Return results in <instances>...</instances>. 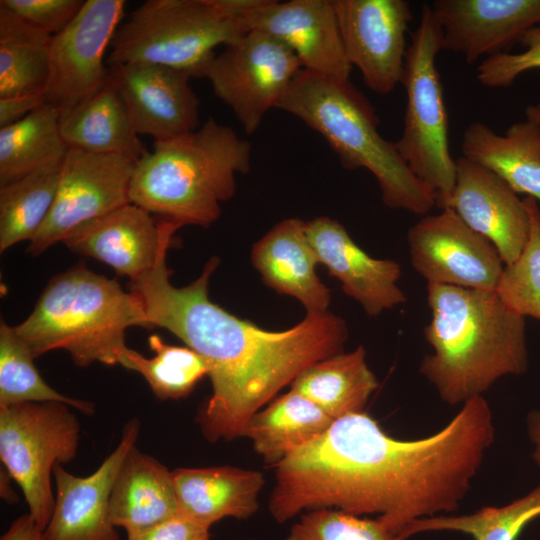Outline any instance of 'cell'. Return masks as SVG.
<instances>
[{"label": "cell", "instance_id": "cell-19", "mask_svg": "<svg viewBox=\"0 0 540 540\" xmlns=\"http://www.w3.org/2000/svg\"><path fill=\"white\" fill-rule=\"evenodd\" d=\"M442 29V50L468 64L507 53L540 25V0H435L430 4Z\"/></svg>", "mask_w": 540, "mask_h": 540}, {"label": "cell", "instance_id": "cell-32", "mask_svg": "<svg viewBox=\"0 0 540 540\" xmlns=\"http://www.w3.org/2000/svg\"><path fill=\"white\" fill-rule=\"evenodd\" d=\"M148 345L155 353L152 358L127 346L120 355L119 364L141 374L160 400H177L189 395L209 374L206 361L188 346L166 344L155 334L149 336Z\"/></svg>", "mask_w": 540, "mask_h": 540}, {"label": "cell", "instance_id": "cell-2", "mask_svg": "<svg viewBox=\"0 0 540 540\" xmlns=\"http://www.w3.org/2000/svg\"><path fill=\"white\" fill-rule=\"evenodd\" d=\"M163 238L154 266L129 282L152 328L162 327L203 357L212 394L198 422L210 442L241 436L247 421L309 365L343 352L345 321L330 312L307 314L297 325L269 331L213 303L209 279L220 263L212 257L184 287L170 282L166 255L178 230L161 223Z\"/></svg>", "mask_w": 540, "mask_h": 540}, {"label": "cell", "instance_id": "cell-13", "mask_svg": "<svg viewBox=\"0 0 540 540\" xmlns=\"http://www.w3.org/2000/svg\"><path fill=\"white\" fill-rule=\"evenodd\" d=\"M407 241L411 264L428 284L496 291L505 268L498 250L452 208L421 218Z\"/></svg>", "mask_w": 540, "mask_h": 540}, {"label": "cell", "instance_id": "cell-24", "mask_svg": "<svg viewBox=\"0 0 540 540\" xmlns=\"http://www.w3.org/2000/svg\"><path fill=\"white\" fill-rule=\"evenodd\" d=\"M172 476L181 513L208 528L225 517L252 516L264 485L261 472L230 466L178 468Z\"/></svg>", "mask_w": 540, "mask_h": 540}, {"label": "cell", "instance_id": "cell-4", "mask_svg": "<svg viewBox=\"0 0 540 540\" xmlns=\"http://www.w3.org/2000/svg\"><path fill=\"white\" fill-rule=\"evenodd\" d=\"M250 168V143L210 117L193 132L154 141L135 166L129 196L156 221L209 227L234 195L236 175Z\"/></svg>", "mask_w": 540, "mask_h": 540}, {"label": "cell", "instance_id": "cell-31", "mask_svg": "<svg viewBox=\"0 0 540 540\" xmlns=\"http://www.w3.org/2000/svg\"><path fill=\"white\" fill-rule=\"evenodd\" d=\"M62 162L0 187L1 253L19 242H30L38 232L55 201Z\"/></svg>", "mask_w": 540, "mask_h": 540}, {"label": "cell", "instance_id": "cell-39", "mask_svg": "<svg viewBox=\"0 0 540 540\" xmlns=\"http://www.w3.org/2000/svg\"><path fill=\"white\" fill-rule=\"evenodd\" d=\"M127 540H210L209 528L180 514Z\"/></svg>", "mask_w": 540, "mask_h": 540}, {"label": "cell", "instance_id": "cell-20", "mask_svg": "<svg viewBox=\"0 0 540 540\" xmlns=\"http://www.w3.org/2000/svg\"><path fill=\"white\" fill-rule=\"evenodd\" d=\"M305 230L319 263L340 281L345 294L357 301L368 316L376 317L406 302L398 286L402 275L398 262L368 255L335 219L317 217L305 222Z\"/></svg>", "mask_w": 540, "mask_h": 540}, {"label": "cell", "instance_id": "cell-29", "mask_svg": "<svg viewBox=\"0 0 540 540\" xmlns=\"http://www.w3.org/2000/svg\"><path fill=\"white\" fill-rule=\"evenodd\" d=\"M52 38L0 4V98L44 93Z\"/></svg>", "mask_w": 540, "mask_h": 540}, {"label": "cell", "instance_id": "cell-21", "mask_svg": "<svg viewBox=\"0 0 540 540\" xmlns=\"http://www.w3.org/2000/svg\"><path fill=\"white\" fill-rule=\"evenodd\" d=\"M162 238V227L155 218L129 203L80 224L62 243L72 252L95 258L133 281L154 266Z\"/></svg>", "mask_w": 540, "mask_h": 540}, {"label": "cell", "instance_id": "cell-26", "mask_svg": "<svg viewBox=\"0 0 540 540\" xmlns=\"http://www.w3.org/2000/svg\"><path fill=\"white\" fill-rule=\"evenodd\" d=\"M59 127L68 149L122 155L136 162L148 152L138 138L125 99L112 78L89 100L59 119Z\"/></svg>", "mask_w": 540, "mask_h": 540}, {"label": "cell", "instance_id": "cell-34", "mask_svg": "<svg viewBox=\"0 0 540 540\" xmlns=\"http://www.w3.org/2000/svg\"><path fill=\"white\" fill-rule=\"evenodd\" d=\"M33 361L13 326L1 320L0 407L27 402H61L83 413L93 414V403L67 397L51 388L42 379Z\"/></svg>", "mask_w": 540, "mask_h": 540}, {"label": "cell", "instance_id": "cell-36", "mask_svg": "<svg viewBox=\"0 0 540 540\" xmlns=\"http://www.w3.org/2000/svg\"><path fill=\"white\" fill-rule=\"evenodd\" d=\"M286 540H404L379 517L360 518L342 510L314 509L295 523Z\"/></svg>", "mask_w": 540, "mask_h": 540}, {"label": "cell", "instance_id": "cell-7", "mask_svg": "<svg viewBox=\"0 0 540 540\" xmlns=\"http://www.w3.org/2000/svg\"><path fill=\"white\" fill-rule=\"evenodd\" d=\"M249 0H147L117 28L108 66L150 62L205 77L220 45L247 29L242 13Z\"/></svg>", "mask_w": 540, "mask_h": 540}, {"label": "cell", "instance_id": "cell-43", "mask_svg": "<svg viewBox=\"0 0 540 540\" xmlns=\"http://www.w3.org/2000/svg\"><path fill=\"white\" fill-rule=\"evenodd\" d=\"M13 477L6 470V468H1L0 472V494L3 499L8 503L14 504L18 500V496L14 489L12 488Z\"/></svg>", "mask_w": 540, "mask_h": 540}, {"label": "cell", "instance_id": "cell-11", "mask_svg": "<svg viewBox=\"0 0 540 540\" xmlns=\"http://www.w3.org/2000/svg\"><path fill=\"white\" fill-rule=\"evenodd\" d=\"M123 0H86L72 22L53 35L45 104L61 118L100 91L110 80L104 54L123 16Z\"/></svg>", "mask_w": 540, "mask_h": 540}, {"label": "cell", "instance_id": "cell-5", "mask_svg": "<svg viewBox=\"0 0 540 540\" xmlns=\"http://www.w3.org/2000/svg\"><path fill=\"white\" fill-rule=\"evenodd\" d=\"M133 326L152 329L138 298L79 263L53 276L31 314L13 328L34 359L61 349L87 367L119 364Z\"/></svg>", "mask_w": 540, "mask_h": 540}, {"label": "cell", "instance_id": "cell-41", "mask_svg": "<svg viewBox=\"0 0 540 540\" xmlns=\"http://www.w3.org/2000/svg\"><path fill=\"white\" fill-rule=\"evenodd\" d=\"M0 540H47L45 531L28 513L12 522Z\"/></svg>", "mask_w": 540, "mask_h": 540}, {"label": "cell", "instance_id": "cell-33", "mask_svg": "<svg viewBox=\"0 0 540 540\" xmlns=\"http://www.w3.org/2000/svg\"><path fill=\"white\" fill-rule=\"evenodd\" d=\"M540 516V484L526 495L502 507H485L461 516H432L414 520L402 537L427 531H458L474 540H517L525 526Z\"/></svg>", "mask_w": 540, "mask_h": 540}, {"label": "cell", "instance_id": "cell-10", "mask_svg": "<svg viewBox=\"0 0 540 540\" xmlns=\"http://www.w3.org/2000/svg\"><path fill=\"white\" fill-rule=\"evenodd\" d=\"M301 69L288 47L270 35L248 31L216 54L205 78L245 132L253 134L267 112L278 108Z\"/></svg>", "mask_w": 540, "mask_h": 540}, {"label": "cell", "instance_id": "cell-14", "mask_svg": "<svg viewBox=\"0 0 540 540\" xmlns=\"http://www.w3.org/2000/svg\"><path fill=\"white\" fill-rule=\"evenodd\" d=\"M346 57L365 84L387 95L401 83L406 33L413 19L405 0H333Z\"/></svg>", "mask_w": 540, "mask_h": 540}, {"label": "cell", "instance_id": "cell-18", "mask_svg": "<svg viewBox=\"0 0 540 540\" xmlns=\"http://www.w3.org/2000/svg\"><path fill=\"white\" fill-rule=\"evenodd\" d=\"M449 208L496 247L505 266L521 255L530 232L528 211L523 199L491 169L457 158Z\"/></svg>", "mask_w": 540, "mask_h": 540}, {"label": "cell", "instance_id": "cell-35", "mask_svg": "<svg viewBox=\"0 0 540 540\" xmlns=\"http://www.w3.org/2000/svg\"><path fill=\"white\" fill-rule=\"evenodd\" d=\"M523 202L530 219L529 238L518 259L505 266L496 291L512 311L540 321V207L533 197Z\"/></svg>", "mask_w": 540, "mask_h": 540}, {"label": "cell", "instance_id": "cell-23", "mask_svg": "<svg viewBox=\"0 0 540 540\" xmlns=\"http://www.w3.org/2000/svg\"><path fill=\"white\" fill-rule=\"evenodd\" d=\"M180 514L172 471L133 446L112 487L109 516L113 525L133 536Z\"/></svg>", "mask_w": 540, "mask_h": 540}, {"label": "cell", "instance_id": "cell-30", "mask_svg": "<svg viewBox=\"0 0 540 540\" xmlns=\"http://www.w3.org/2000/svg\"><path fill=\"white\" fill-rule=\"evenodd\" d=\"M59 118L53 106L44 104L0 128V187L64 160L69 149L60 134Z\"/></svg>", "mask_w": 540, "mask_h": 540}, {"label": "cell", "instance_id": "cell-9", "mask_svg": "<svg viewBox=\"0 0 540 540\" xmlns=\"http://www.w3.org/2000/svg\"><path fill=\"white\" fill-rule=\"evenodd\" d=\"M69 405L27 402L0 407V458L20 486L29 514L45 530L53 513L51 475L77 454L80 424Z\"/></svg>", "mask_w": 540, "mask_h": 540}, {"label": "cell", "instance_id": "cell-25", "mask_svg": "<svg viewBox=\"0 0 540 540\" xmlns=\"http://www.w3.org/2000/svg\"><path fill=\"white\" fill-rule=\"evenodd\" d=\"M462 156L498 174L517 193L540 200V124L526 119L503 135L476 121L464 130Z\"/></svg>", "mask_w": 540, "mask_h": 540}, {"label": "cell", "instance_id": "cell-1", "mask_svg": "<svg viewBox=\"0 0 540 540\" xmlns=\"http://www.w3.org/2000/svg\"><path fill=\"white\" fill-rule=\"evenodd\" d=\"M494 435L483 396L465 402L435 434L415 440L387 435L364 411L341 417L275 465L270 512L277 522L328 507L377 513L401 535L414 520L458 509Z\"/></svg>", "mask_w": 540, "mask_h": 540}, {"label": "cell", "instance_id": "cell-12", "mask_svg": "<svg viewBox=\"0 0 540 540\" xmlns=\"http://www.w3.org/2000/svg\"><path fill=\"white\" fill-rule=\"evenodd\" d=\"M136 164L122 155L69 149L53 206L27 252L38 256L80 224L131 203L129 190Z\"/></svg>", "mask_w": 540, "mask_h": 540}, {"label": "cell", "instance_id": "cell-16", "mask_svg": "<svg viewBox=\"0 0 540 540\" xmlns=\"http://www.w3.org/2000/svg\"><path fill=\"white\" fill-rule=\"evenodd\" d=\"M108 67L137 134L163 142L200 127V100L190 85L189 72L150 62Z\"/></svg>", "mask_w": 540, "mask_h": 540}, {"label": "cell", "instance_id": "cell-8", "mask_svg": "<svg viewBox=\"0 0 540 540\" xmlns=\"http://www.w3.org/2000/svg\"><path fill=\"white\" fill-rule=\"evenodd\" d=\"M440 51V23L430 4H424L406 51L401 80L406 107L395 145L412 172L434 192L436 206L445 209L456 182V160L450 152L448 113L436 67Z\"/></svg>", "mask_w": 540, "mask_h": 540}, {"label": "cell", "instance_id": "cell-6", "mask_svg": "<svg viewBox=\"0 0 540 540\" xmlns=\"http://www.w3.org/2000/svg\"><path fill=\"white\" fill-rule=\"evenodd\" d=\"M278 108L322 135L345 169L372 173L387 207L426 215L436 206L434 192L412 172L395 142L380 135L373 107L349 80L301 69Z\"/></svg>", "mask_w": 540, "mask_h": 540}, {"label": "cell", "instance_id": "cell-44", "mask_svg": "<svg viewBox=\"0 0 540 540\" xmlns=\"http://www.w3.org/2000/svg\"><path fill=\"white\" fill-rule=\"evenodd\" d=\"M526 119L540 124V103L528 105L525 109Z\"/></svg>", "mask_w": 540, "mask_h": 540}, {"label": "cell", "instance_id": "cell-38", "mask_svg": "<svg viewBox=\"0 0 540 540\" xmlns=\"http://www.w3.org/2000/svg\"><path fill=\"white\" fill-rule=\"evenodd\" d=\"M83 0H1L0 4L27 23L56 35L77 16Z\"/></svg>", "mask_w": 540, "mask_h": 540}, {"label": "cell", "instance_id": "cell-27", "mask_svg": "<svg viewBox=\"0 0 540 540\" xmlns=\"http://www.w3.org/2000/svg\"><path fill=\"white\" fill-rule=\"evenodd\" d=\"M290 385L336 420L363 412L379 383L368 367L364 347L358 346L309 365Z\"/></svg>", "mask_w": 540, "mask_h": 540}, {"label": "cell", "instance_id": "cell-42", "mask_svg": "<svg viewBox=\"0 0 540 540\" xmlns=\"http://www.w3.org/2000/svg\"><path fill=\"white\" fill-rule=\"evenodd\" d=\"M527 431L534 446L532 457L540 467V410H535L528 414Z\"/></svg>", "mask_w": 540, "mask_h": 540}, {"label": "cell", "instance_id": "cell-22", "mask_svg": "<svg viewBox=\"0 0 540 540\" xmlns=\"http://www.w3.org/2000/svg\"><path fill=\"white\" fill-rule=\"evenodd\" d=\"M251 262L268 287L296 298L307 314L327 312L330 290L316 274L319 260L304 221L288 218L274 225L254 244Z\"/></svg>", "mask_w": 540, "mask_h": 540}, {"label": "cell", "instance_id": "cell-15", "mask_svg": "<svg viewBox=\"0 0 540 540\" xmlns=\"http://www.w3.org/2000/svg\"><path fill=\"white\" fill-rule=\"evenodd\" d=\"M247 31L272 36L288 47L303 70L348 81L350 65L333 0H250L242 14Z\"/></svg>", "mask_w": 540, "mask_h": 540}, {"label": "cell", "instance_id": "cell-17", "mask_svg": "<svg viewBox=\"0 0 540 540\" xmlns=\"http://www.w3.org/2000/svg\"><path fill=\"white\" fill-rule=\"evenodd\" d=\"M139 432L138 419L128 421L117 447L89 476H75L60 463L54 465L56 496L44 530L47 540H120L110 520L109 500L120 466Z\"/></svg>", "mask_w": 540, "mask_h": 540}, {"label": "cell", "instance_id": "cell-37", "mask_svg": "<svg viewBox=\"0 0 540 540\" xmlns=\"http://www.w3.org/2000/svg\"><path fill=\"white\" fill-rule=\"evenodd\" d=\"M519 43L524 51L500 53L482 60L476 69L478 82L490 88L508 87L524 72L540 69V25L529 29Z\"/></svg>", "mask_w": 540, "mask_h": 540}, {"label": "cell", "instance_id": "cell-40", "mask_svg": "<svg viewBox=\"0 0 540 540\" xmlns=\"http://www.w3.org/2000/svg\"><path fill=\"white\" fill-rule=\"evenodd\" d=\"M44 104L43 92L0 98V128L23 119Z\"/></svg>", "mask_w": 540, "mask_h": 540}, {"label": "cell", "instance_id": "cell-28", "mask_svg": "<svg viewBox=\"0 0 540 540\" xmlns=\"http://www.w3.org/2000/svg\"><path fill=\"white\" fill-rule=\"evenodd\" d=\"M334 422L311 400L290 389L247 421L241 436L274 466L322 435Z\"/></svg>", "mask_w": 540, "mask_h": 540}, {"label": "cell", "instance_id": "cell-3", "mask_svg": "<svg viewBox=\"0 0 540 540\" xmlns=\"http://www.w3.org/2000/svg\"><path fill=\"white\" fill-rule=\"evenodd\" d=\"M427 302L424 336L433 353L419 370L444 402L464 404L500 378L526 372L525 318L497 291L428 284Z\"/></svg>", "mask_w": 540, "mask_h": 540}]
</instances>
